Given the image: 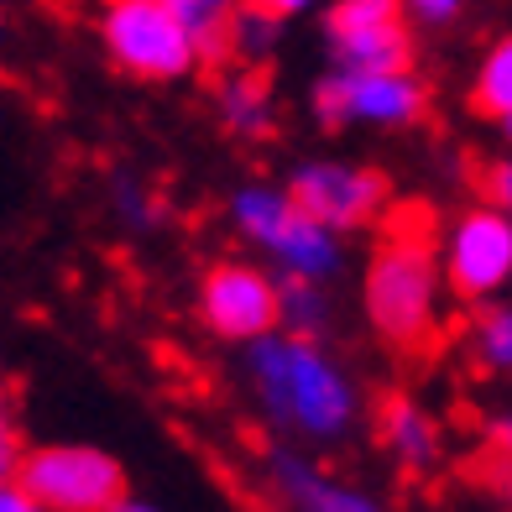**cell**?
<instances>
[{
  "label": "cell",
  "mask_w": 512,
  "mask_h": 512,
  "mask_svg": "<svg viewBox=\"0 0 512 512\" xmlns=\"http://www.w3.org/2000/svg\"><path fill=\"white\" fill-rule=\"evenodd\" d=\"M236 387L267 439H288L304 450H345L366 424L361 377L314 335L272 330L241 345Z\"/></svg>",
  "instance_id": "1"
},
{
  "label": "cell",
  "mask_w": 512,
  "mask_h": 512,
  "mask_svg": "<svg viewBox=\"0 0 512 512\" xmlns=\"http://www.w3.org/2000/svg\"><path fill=\"white\" fill-rule=\"evenodd\" d=\"M445 262L439 241L429 236L424 215L392 220V230L371 246L366 272H361V314L371 335L392 351H429L439 324H445Z\"/></svg>",
  "instance_id": "2"
},
{
  "label": "cell",
  "mask_w": 512,
  "mask_h": 512,
  "mask_svg": "<svg viewBox=\"0 0 512 512\" xmlns=\"http://www.w3.org/2000/svg\"><path fill=\"white\" fill-rule=\"evenodd\" d=\"M225 220L277 277H309V283H340L345 277V236L324 225L293 199L288 183L246 178L225 194Z\"/></svg>",
  "instance_id": "3"
},
{
  "label": "cell",
  "mask_w": 512,
  "mask_h": 512,
  "mask_svg": "<svg viewBox=\"0 0 512 512\" xmlns=\"http://www.w3.org/2000/svg\"><path fill=\"white\" fill-rule=\"evenodd\" d=\"M100 53L136 84H183L204 68V48L168 0H100Z\"/></svg>",
  "instance_id": "4"
},
{
  "label": "cell",
  "mask_w": 512,
  "mask_h": 512,
  "mask_svg": "<svg viewBox=\"0 0 512 512\" xmlns=\"http://www.w3.org/2000/svg\"><path fill=\"white\" fill-rule=\"evenodd\" d=\"M16 481L48 512H115L131 497L126 465L89 439H42L16 460Z\"/></svg>",
  "instance_id": "5"
},
{
  "label": "cell",
  "mask_w": 512,
  "mask_h": 512,
  "mask_svg": "<svg viewBox=\"0 0 512 512\" xmlns=\"http://www.w3.org/2000/svg\"><path fill=\"white\" fill-rule=\"evenodd\" d=\"M309 110L330 131H408L429 115V84L413 68H330L309 89Z\"/></svg>",
  "instance_id": "6"
},
{
  "label": "cell",
  "mask_w": 512,
  "mask_h": 512,
  "mask_svg": "<svg viewBox=\"0 0 512 512\" xmlns=\"http://www.w3.org/2000/svg\"><path fill=\"white\" fill-rule=\"evenodd\" d=\"M251 481L272 512H392L382 492L345 476L340 465L324 460V450H304L288 439H267L251 465Z\"/></svg>",
  "instance_id": "7"
},
{
  "label": "cell",
  "mask_w": 512,
  "mask_h": 512,
  "mask_svg": "<svg viewBox=\"0 0 512 512\" xmlns=\"http://www.w3.org/2000/svg\"><path fill=\"white\" fill-rule=\"evenodd\" d=\"M194 314L209 340L251 345L272 330H283V277L267 262H209L194 288Z\"/></svg>",
  "instance_id": "8"
},
{
  "label": "cell",
  "mask_w": 512,
  "mask_h": 512,
  "mask_svg": "<svg viewBox=\"0 0 512 512\" xmlns=\"http://www.w3.org/2000/svg\"><path fill=\"white\" fill-rule=\"evenodd\" d=\"M439 262H445L450 298H460V304L502 298L512 288V209L492 199L460 209L439 236Z\"/></svg>",
  "instance_id": "9"
},
{
  "label": "cell",
  "mask_w": 512,
  "mask_h": 512,
  "mask_svg": "<svg viewBox=\"0 0 512 512\" xmlns=\"http://www.w3.org/2000/svg\"><path fill=\"white\" fill-rule=\"evenodd\" d=\"M283 183L309 215L335 225L340 236L377 225L387 215V199H392L387 178L371 168V162H351V157H304V162L288 168Z\"/></svg>",
  "instance_id": "10"
},
{
  "label": "cell",
  "mask_w": 512,
  "mask_h": 512,
  "mask_svg": "<svg viewBox=\"0 0 512 512\" xmlns=\"http://www.w3.org/2000/svg\"><path fill=\"white\" fill-rule=\"evenodd\" d=\"M324 48H330L335 68H413L403 0H330Z\"/></svg>",
  "instance_id": "11"
},
{
  "label": "cell",
  "mask_w": 512,
  "mask_h": 512,
  "mask_svg": "<svg viewBox=\"0 0 512 512\" xmlns=\"http://www.w3.org/2000/svg\"><path fill=\"white\" fill-rule=\"evenodd\" d=\"M371 429H377V445L392 460V471L403 476H434L445 465V424L434 418V408L413 392H392L371 413Z\"/></svg>",
  "instance_id": "12"
},
{
  "label": "cell",
  "mask_w": 512,
  "mask_h": 512,
  "mask_svg": "<svg viewBox=\"0 0 512 512\" xmlns=\"http://www.w3.org/2000/svg\"><path fill=\"white\" fill-rule=\"evenodd\" d=\"M215 115L230 136L241 142H262V136L277 131V95L262 68L251 63H236L215 79Z\"/></svg>",
  "instance_id": "13"
},
{
  "label": "cell",
  "mask_w": 512,
  "mask_h": 512,
  "mask_svg": "<svg viewBox=\"0 0 512 512\" xmlns=\"http://www.w3.org/2000/svg\"><path fill=\"white\" fill-rule=\"evenodd\" d=\"M465 351H471V366L486 371V377H512V298L476 304V319L465 330Z\"/></svg>",
  "instance_id": "14"
},
{
  "label": "cell",
  "mask_w": 512,
  "mask_h": 512,
  "mask_svg": "<svg viewBox=\"0 0 512 512\" xmlns=\"http://www.w3.org/2000/svg\"><path fill=\"white\" fill-rule=\"evenodd\" d=\"M105 209L126 236H152V230L162 225V199L152 194V183L142 173H131V168H115L105 178Z\"/></svg>",
  "instance_id": "15"
},
{
  "label": "cell",
  "mask_w": 512,
  "mask_h": 512,
  "mask_svg": "<svg viewBox=\"0 0 512 512\" xmlns=\"http://www.w3.org/2000/svg\"><path fill=\"white\" fill-rule=\"evenodd\" d=\"M471 110L486 115V121H507L512 115V32H502L481 53L476 74H471Z\"/></svg>",
  "instance_id": "16"
},
{
  "label": "cell",
  "mask_w": 512,
  "mask_h": 512,
  "mask_svg": "<svg viewBox=\"0 0 512 512\" xmlns=\"http://www.w3.org/2000/svg\"><path fill=\"white\" fill-rule=\"evenodd\" d=\"M183 16V27L194 32V42L204 48V63H225L230 58V21H236L241 0H168Z\"/></svg>",
  "instance_id": "17"
},
{
  "label": "cell",
  "mask_w": 512,
  "mask_h": 512,
  "mask_svg": "<svg viewBox=\"0 0 512 512\" xmlns=\"http://www.w3.org/2000/svg\"><path fill=\"white\" fill-rule=\"evenodd\" d=\"M335 324V298L330 283H309V277H283V330L324 340Z\"/></svg>",
  "instance_id": "18"
},
{
  "label": "cell",
  "mask_w": 512,
  "mask_h": 512,
  "mask_svg": "<svg viewBox=\"0 0 512 512\" xmlns=\"http://www.w3.org/2000/svg\"><path fill=\"white\" fill-rule=\"evenodd\" d=\"M283 27H288L283 16H272V11L246 6V0H241L236 21H230V58H236V63H251V68H262V63L277 53V42H283Z\"/></svg>",
  "instance_id": "19"
},
{
  "label": "cell",
  "mask_w": 512,
  "mask_h": 512,
  "mask_svg": "<svg viewBox=\"0 0 512 512\" xmlns=\"http://www.w3.org/2000/svg\"><path fill=\"white\" fill-rule=\"evenodd\" d=\"M486 450H492V486L512 502V408H497V413H486Z\"/></svg>",
  "instance_id": "20"
},
{
  "label": "cell",
  "mask_w": 512,
  "mask_h": 512,
  "mask_svg": "<svg viewBox=\"0 0 512 512\" xmlns=\"http://www.w3.org/2000/svg\"><path fill=\"white\" fill-rule=\"evenodd\" d=\"M21 418H16V398L0 387V476H16V460H21Z\"/></svg>",
  "instance_id": "21"
},
{
  "label": "cell",
  "mask_w": 512,
  "mask_h": 512,
  "mask_svg": "<svg viewBox=\"0 0 512 512\" xmlns=\"http://www.w3.org/2000/svg\"><path fill=\"white\" fill-rule=\"evenodd\" d=\"M403 11L418 27H450V21H460L465 0H403Z\"/></svg>",
  "instance_id": "22"
},
{
  "label": "cell",
  "mask_w": 512,
  "mask_h": 512,
  "mask_svg": "<svg viewBox=\"0 0 512 512\" xmlns=\"http://www.w3.org/2000/svg\"><path fill=\"white\" fill-rule=\"evenodd\" d=\"M486 199L492 204H502V209H512V157H497L492 168H486Z\"/></svg>",
  "instance_id": "23"
},
{
  "label": "cell",
  "mask_w": 512,
  "mask_h": 512,
  "mask_svg": "<svg viewBox=\"0 0 512 512\" xmlns=\"http://www.w3.org/2000/svg\"><path fill=\"white\" fill-rule=\"evenodd\" d=\"M0 512H48L16 476H0Z\"/></svg>",
  "instance_id": "24"
},
{
  "label": "cell",
  "mask_w": 512,
  "mask_h": 512,
  "mask_svg": "<svg viewBox=\"0 0 512 512\" xmlns=\"http://www.w3.org/2000/svg\"><path fill=\"white\" fill-rule=\"evenodd\" d=\"M246 6H262V11H272V16H283V21H298L304 11H314L319 0H246Z\"/></svg>",
  "instance_id": "25"
},
{
  "label": "cell",
  "mask_w": 512,
  "mask_h": 512,
  "mask_svg": "<svg viewBox=\"0 0 512 512\" xmlns=\"http://www.w3.org/2000/svg\"><path fill=\"white\" fill-rule=\"evenodd\" d=\"M115 512H162V507H157V502H147V497H126Z\"/></svg>",
  "instance_id": "26"
},
{
  "label": "cell",
  "mask_w": 512,
  "mask_h": 512,
  "mask_svg": "<svg viewBox=\"0 0 512 512\" xmlns=\"http://www.w3.org/2000/svg\"><path fill=\"white\" fill-rule=\"evenodd\" d=\"M6 37H11V27H6V11H0V53H6Z\"/></svg>",
  "instance_id": "27"
},
{
  "label": "cell",
  "mask_w": 512,
  "mask_h": 512,
  "mask_svg": "<svg viewBox=\"0 0 512 512\" xmlns=\"http://www.w3.org/2000/svg\"><path fill=\"white\" fill-rule=\"evenodd\" d=\"M465 512H507V507H492V502H481V507H465Z\"/></svg>",
  "instance_id": "28"
},
{
  "label": "cell",
  "mask_w": 512,
  "mask_h": 512,
  "mask_svg": "<svg viewBox=\"0 0 512 512\" xmlns=\"http://www.w3.org/2000/svg\"><path fill=\"white\" fill-rule=\"evenodd\" d=\"M497 131L507 136V142H512V115H507V121H497Z\"/></svg>",
  "instance_id": "29"
}]
</instances>
